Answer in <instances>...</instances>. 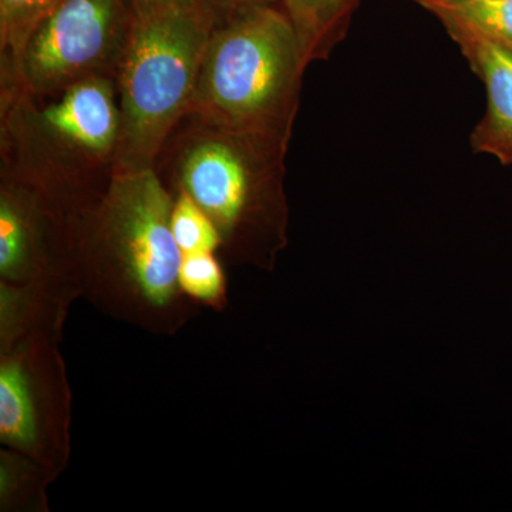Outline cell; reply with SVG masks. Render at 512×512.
Instances as JSON below:
<instances>
[{"mask_svg": "<svg viewBox=\"0 0 512 512\" xmlns=\"http://www.w3.org/2000/svg\"><path fill=\"white\" fill-rule=\"evenodd\" d=\"M212 25L198 5L134 18L117 76L121 126L114 173L154 168L190 109Z\"/></svg>", "mask_w": 512, "mask_h": 512, "instance_id": "277c9868", "label": "cell"}, {"mask_svg": "<svg viewBox=\"0 0 512 512\" xmlns=\"http://www.w3.org/2000/svg\"><path fill=\"white\" fill-rule=\"evenodd\" d=\"M447 26L470 30L512 49V0H416Z\"/></svg>", "mask_w": 512, "mask_h": 512, "instance_id": "30bf717a", "label": "cell"}, {"mask_svg": "<svg viewBox=\"0 0 512 512\" xmlns=\"http://www.w3.org/2000/svg\"><path fill=\"white\" fill-rule=\"evenodd\" d=\"M134 18L130 0H62L33 32L10 84L52 97L93 77L117 82Z\"/></svg>", "mask_w": 512, "mask_h": 512, "instance_id": "8992f818", "label": "cell"}, {"mask_svg": "<svg viewBox=\"0 0 512 512\" xmlns=\"http://www.w3.org/2000/svg\"><path fill=\"white\" fill-rule=\"evenodd\" d=\"M178 285L192 298L220 302L225 292V279L214 252L183 255Z\"/></svg>", "mask_w": 512, "mask_h": 512, "instance_id": "5bb4252c", "label": "cell"}, {"mask_svg": "<svg viewBox=\"0 0 512 512\" xmlns=\"http://www.w3.org/2000/svg\"><path fill=\"white\" fill-rule=\"evenodd\" d=\"M117 82L93 77L52 97L2 90V175L77 210L114 173L120 140Z\"/></svg>", "mask_w": 512, "mask_h": 512, "instance_id": "7a4b0ae2", "label": "cell"}, {"mask_svg": "<svg viewBox=\"0 0 512 512\" xmlns=\"http://www.w3.org/2000/svg\"><path fill=\"white\" fill-rule=\"evenodd\" d=\"M0 434L5 443L30 450L39 437L32 384L22 362L10 359L0 370Z\"/></svg>", "mask_w": 512, "mask_h": 512, "instance_id": "9c48e42d", "label": "cell"}, {"mask_svg": "<svg viewBox=\"0 0 512 512\" xmlns=\"http://www.w3.org/2000/svg\"><path fill=\"white\" fill-rule=\"evenodd\" d=\"M56 208L36 188L2 175L0 191V272L25 278L35 271L42 251L43 220Z\"/></svg>", "mask_w": 512, "mask_h": 512, "instance_id": "52a82bcc", "label": "cell"}, {"mask_svg": "<svg viewBox=\"0 0 512 512\" xmlns=\"http://www.w3.org/2000/svg\"><path fill=\"white\" fill-rule=\"evenodd\" d=\"M298 35L308 64L325 50L332 33L349 10V0H281Z\"/></svg>", "mask_w": 512, "mask_h": 512, "instance_id": "7c38bea8", "label": "cell"}, {"mask_svg": "<svg viewBox=\"0 0 512 512\" xmlns=\"http://www.w3.org/2000/svg\"><path fill=\"white\" fill-rule=\"evenodd\" d=\"M286 137L187 111L154 170L173 195H190L232 254L268 265L284 238L279 161Z\"/></svg>", "mask_w": 512, "mask_h": 512, "instance_id": "6da1fadb", "label": "cell"}, {"mask_svg": "<svg viewBox=\"0 0 512 512\" xmlns=\"http://www.w3.org/2000/svg\"><path fill=\"white\" fill-rule=\"evenodd\" d=\"M505 49V47H504ZM507 52L510 53L511 59H512V49H507Z\"/></svg>", "mask_w": 512, "mask_h": 512, "instance_id": "e0dca14e", "label": "cell"}, {"mask_svg": "<svg viewBox=\"0 0 512 512\" xmlns=\"http://www.w3.org/2000/svg\"><path fill=\"white\" fill-rule=\"evenodd\" d=\"M134 15L144 16L165 10L192 8L197 6V0H130Z\"/></svg>", "mask_w": 512, "mask_h": 512, "instance_id": "2e32d148", "label": "cell"}, {"mask_svg": "<svg viewBox=\"0 0 512 512\" xmlns=\"http://www.w3.org/2000/svg\"><path fill=\"white\" fill-rule=\"evenodd\" d=\"M278 2L281 0H197V5L215 20L227 15L232 10L244 8V6L272 5V3Z\"/></svg>", "mask_w": 512, "mask_h": 512, "instance_id": "9a60e30c", "label": "cell"}, {"mask_svg": "<svg viewBox=\"0 0 512 512\" xmlns=\"http://www.w3.org/2000/svg\"><path fill=\"white\" fill-rule=\"evenodd\" d=\"M62 0H0L2 80L15 82L30 37Z\"/></svg>", "mask_w": 512, "mask_h": 512, "instance_id": "8fae6325", "label": "cell"}, {"mask_svg": "<svg viewBox=\"0 0 512 512\" xmlns=\"http://www.w3.org/2000/svg\"><path fill=\"white\" fill-rule=\"evenodd\" d=\"M477 72L488 93V113L478 128L477 141L483 150L512 164V59L503 46L457 26H448Z\"/></svg>", "mask_w": 512, "mask_h": 512, "instance_id": "ba28073f", "label": "cell"}, {"mask_svg": "<svg viewBox=\"0 0 512 512\" xmlns=\"http://www.w3.org/2000/svg\"><path fill=\"white\" fill-rule=\"evenodd\" d=\"M174 195L154 168L113 173L103 192L76 212L70 235L84 261L148 308L174 301L181 254L173 231Z\"/></svg>", "mask_w": 512, "mask_h": 512, "instance_id": "5b68a950", "label": "cell"}, {"mask_svg": "<svg viewBox=\"0 0 512 512\" xmlns=\"http://www.w3.org/2000/svg\"><path fill=\"white\" fill-rule=\"evenodd\" d=\"M171 231L183 255L214 252L222 245L220 231L214 222L184 192L174 195Z\"/></svg>", "mask_w": 512, "mask_h": 512, "instance_id": "4fadbf2b", "label": "cell"}, {"mask_svg": "<svg viewBox=\"0 0 512 512\" xmlns=\"http://www.w3.org/2000/svg\"><path fill=\"white\" fill-rule=\"evenodd\" d=\"M305 66L278 3L232 10L214 20L188 111L286 137Z\"/></svg>", "mask_w": 512, "mask_h": 512, "instance_id": "3957f363", "label": "cell"}]
</instances>
